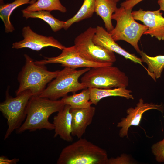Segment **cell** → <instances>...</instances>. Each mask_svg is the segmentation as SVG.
Listing matches in <instances>:
<instances>
[{
  "instance_id": "3957f363",
  "label": "cell",
  "mask_w": 164,
  "mask_h": 164,
  "mask_svg": "<svg viewBox=\"0 0 164 164\" xmlns=\"http://www.w3.org/2000/svg\"><path fill=\"white\" fill-rule=\"evenodd\" d=\"M24 56L25 63L18 75L19 86L16 95L29 90L32 96H39L60 70L49 71L45 65L36 63L27 54H24Z\"/></svg>"
},
{
  "instance_id": "ffe728a7",
  "label": "cell",
  "mask_w": 164,
  "mask_h": 164,
  "mask_svg": "<svg viewBox=\"0 0 164 164\" xmlns=\"http://www.w3.org/2000/svg\"><path fill=\"white\" fill-rule=\"evenodd\" d=\"M90 94L88 88L83 90L78 94L67 95L63 97L61 101L65 105H69L72 109H83L91 106L92 103L90 101Z\"/></svg>"
},
{
  "instance_id": "9a60e30c",
  "label": "cell",
  "mask_w": 164,
  "mask_h": 164,
  "mask_svg": "<svg viewBox=\"0 0 164 164\" xmlns=\"http://www.w3.org/2000/svg\"><path fill=\"white\" fill-rule=\"evenodd\" d=\"M71 107L65 105L53 118L54 126V137L59 136L65 141L71 142L73 138L72 135V115Z\"/></svg>"
},
{
  "instance_id": "4316f807",
  "label": "cell",
  "mask_w": 164,
  "mask_h": 164,
  "mask_svg": "<svg viewBox=\"0 0 164 164\" xmlns=\"http://www.w3.org/2000/svg\"><path fill=\"white\" fill-rule=\"evenodd\" d=\"M19 161V159L18 158H14L10 160L3 156H2L0 157V164H16Z\"/></svg>"
},
{
  "instance_id": "ba28073f",
  "label": "cell",
  "mask_w": 164,
  "mask_h": 164,
  "mask_svg": "<svg viewBox=\"0 0 164 164\" xmlns=\"http://www.w3.org/2000/svg\"><path fill=\"white\" fill-rule=\"evenodd\" d=\"M96 28L90 27L75 38L74 46L82 57L100 63H113L116 61L114 52L95 44L93 41Z\"/></svg>"
},
{
  "instance_id": "7c38bea8",
  "label": "cell",
  "mask_w": 164,
  "mask_h": 164,
  "mask_svg": "<svg viewBox=\"0 0 164 164\" xmlns=\"http://www.w3.org/2000/svg\"><path fill=\"white\" fill-rule=\"evenodd\" d=\"M159 9L154 11H144L140 9L132 12L135 20L142 22L148 27L143 34L155 37L159 40H164V17Z\"/></svg>"
},
{
  "instance_id": "2e32d148",
  "label": "cell",
  "mask_w": 164,
  "mask_h": 164,
  "mask_svg": "<svg viewBox=\"0 0 164 164\" xmlns=\"http://www.w3.org/2000/svg\"><path fill=\"white\" fill-rule=\"evenodd\" d=\"M126 88L117 87L114 89L88 88L90 94V101L92 104L97 105L102 99L111 96H119L127 99H134V97L131 94L132 91Z\"/></svg>"
},
{
  "instance_id": "484cf974",
  "label": "cell",
  "mask_w": 164,
  "mask_h": 164,
  "mask_svg": "<svg viewBox=\"0 0 164 164\" xmlns=\"http://www.w3.org/2000/svg\"><path fill=\"white\" fill-rule=\"evenodd\" d=\"M143 0H126L121 4V6L126 9H132L137 4Z\"/></svg>"
},
{
  "instance_id": "d4e9b609",
  "label": "cell",
  "mask_w": 164,
  "mask_h": 164,
  "mask_svg": "<svg viewBox=\"0 0 164 164\" xmlns=\"http://www.w3.org/2000/svg\"><path fill=\"white\" fill-rule=\"evenodd\" d=\"M133 163L130 157L125 154L116 158H111L108 159L107 164H129Z\"/></svg>"
},
{
  "instance_id": "8992f818",
  "label": "cell",
  "mask_w": 164,
  "mask_h": 164,
  "mask_svg": "<svg viewBox=\"0 0 164 164\" xmlns=\"http://www.w3.org/2000/svg\"><path fill=\"white\" fill-rule=\"evenodd\" d=\"M81 82L87 88L109 89L126 87L129 79L118 67L110 65L91 68L81 78Z\"/></svg>"
},
{
  "instance_id": "4fadbf2b",
  "label": "cell",
  "mask_w": 164,
  "mask_h": 164,
  "mask_svg": "<svg viewBox=\"0 0 164 164\" xmlns=\"http://www.w3.org/2000/svg\"><path fill=\"white\" fill-rule=\"evenodd\" d=\"M96 28L95 33L93 38V41L95 44L115 52L135 63H138L143 67L146 70H147V68L142 64L141 58L130 53L122 48L113 39L109 32L102 26H98Z\"/></svg>"
},
{
  "instance_id": "cb8c5ba5",
  "label": "cell",
  "mask_w": 164,
  "mask_h": 164,
  "mask_svg": "<svg viewBox=\"0 0 164 164\" xmlns=\"http://www.w3.org/2000/svg\"><path fill=\"white\" fill-rule=\"evenodd\" d=\"M152 151L156 161L159 163L164 162V138L152 147Z\"/></svg>"
},
{
  "instance_id": "277c9868",
  "label": "cell",
  "mask_w": 164,
  "mask_h": 164,
  "mask_svg": "<svg viewBox=\"0 0 164 164\" xmlns=\"http://www.w3.org/2000/svg\"><path fill=\"white\" fill-rule=\"evenodd\" d=\"M132 9L121 6L117 8L112 16V19L116 21L115 28L109 32L115 41L124 40L130 43L138 53L141 50L138 43L148 27L135 21L132 14Z\"/></svg>"
},
{
  "instance_id": "e0dca14e",
  "label": "cell",
  "mask_w": 164,
  "mask_h": 164,
  "mask_svg": "<svg viewBox=\"0 0 164 164\" xmlns=\"http://www.w3.org/2000/svg\"><path fill=\"white\" fill-rule=\"evenodd\" d=\"M115 0H96L95 12L103 19L106 30L110 32L114 28L112 16L117 8Z\"/></svg>"
},
{
  "instance_id": "f546056e",
  "label": "cell",
  "mask_w": 164,
  "mask_h": 164,
  "mask_svg": "<svg viewBox=\"0 0 164 164\" xmlns=\"http://www.w3.org/2000/svg\"><path fill=\"white\" fill-rule=\"evenodd\" d=\"M117 2L119 1L120 0H115Z\"/></svg>"
},
{
  "instance_id": "ac0fdd59",
  "label": "cell",
  "mask_w": 164,
  "mask_h": 164,
  "mask_svg": "<svg viewBox=\"0 0 164 164\" xmlns=\"http://www.w3.org/2000/svg\"><path fill=\"white\" fill-rule=\"evenodd\" d=\"M139 53L142 62L147 65L146 71L148 74L156 81L161 77L164 69V55L150 56L143 51H141Z\"/></svg>"
},
{
  "instance_id": "7402d4cb",
  "label": "cell",
  "mask_w": 164,
  "mask_h": 164,
  "mask_svg": "<svg viewBox=\"0 0 164 164\" xmlns=\"http://www.w3.org/2000/svg\"><path fill=\"white\" fill-rule=\"evenodd\" d=\"M96 0H84L81 7L72 17L65 21L64 28L67 30L73 24L91 17L94 12Z\"/></svg>"
},
{
  "instance_id": "6da1fadb",
  "label": "cell",
  "mask_w": 164,
  "mask_h": 164,
  "mask_svg": "<svg viewBox=\"0 0 164 164\" xmlns=\"http://www.w3.org/2000/svg\"><path fill=\"white\" fill-rule=\"evenodd\" d=\"M65 105L61 100H53L39 96H32L26 108V116L24 122L16 130L17 134L29 130L33 132L46 129L54 130L53 123L48 119L53 113L58 112Z\"/></svg>"
},
{
  "instance_id": "52a82bcc",
  "label": "cell",
  "mask_w": 164,
  "mask_h": 164,
  "mask_svg": "<svg viewBox=\"0 0 164 164\" xmlns=\"http://www.w3.org/2000/svg\"><path fill=\"white\" fill-rule=\"evenodd\" d=\"M9 91L7 89L6 91L5 101L0 104V111L7 119L8 126L5 140L22 124L26 117L28 103L32 96L29 91L26 90L13 97L9 94Z\"/></svg>"
},
{
  "instance_id": "83f0119b",
  "label": "cell",
  "mask_w": 164,
  "mask_h": 164,
  "mask_svg": "<svg viewBox=\"0 0 164 164\" xmlns=\"http://www.w3.org/2000/svg\"><path fill=\"white\" fill-rule=\"evenodd\" d=\"M158 3L160 6L159 10L164 11V0H158Z\"/></svg>"
},
{
  "instance_id": "d6986e66",
  "label": "cell",
  "mask_w": 164,
  "mask_h": 164,
  "mask_svg": "<svg viewBox=\"0 0 164 164\" xmlns=\"http://www.w3.org/2000/svg\"><path fill=\"white\" fill-rule=\"evenodd\" d=\"M36 0H15L12 3L0 5V17L4 23L6 33L12 32L15 30V28L10 20V16L14 10L24 4H32Z\"/></svg>"
},
{
  "instance_id": "8fae6325",
  "label": "cell",
  "mask_w": 164,
  "mask_h": 164,
  "mask_svg": "<svg viewBox=\"0 0 164 164\" xmlns=\"http://www.w3.org/2000/svg\"><path fill=\"white\" fill-rule=\"evenodd\" d=\"M162 104H158L152 103H145L143 100L140 98L135 108L130 107L127 110L128 115L126 118H123L118 123L117 127L121 128L119 132L120 137H128L129 128L132 126L139 125L143 114L151 109H156L162 113L164 110Z\"/></svg>"
},
{
  "instance_id": "f1b7e54d",
  "label": "cell",
  "mask_w": 164,
  "mask_h": 164,
  "mask_svg": "<svg viewBox=\"0 0 164 164\" xmlns=\"http://www.w3.org/2000/svg\"><path fill=\"white\" fill-rule=\"evenodd\" d=\"M5 4L4 2V0H0V5H2Z\"/></svg>"
},
{
  "instance_id": "5bb4252c",
  "label": "cell",
  "mask_w": 164,
  "mask_h": 164,
  "mask_svg": "<svg viewBox=\"0 0 164 164\" xmlns=\"http://www.w3.org/2000/svg\"><path fill=\"white\" fill-rule=\"evenodd\" d=\"M96 108L91 106L83 109H72V135L81 138L86 132L87 127L92 123L95 115Z\"/></svg>"
},
{
  "instance_id": "603a6c76",
  "label": "cell",
  "mask_w": 164,
  "mask_h": 164,
  "mask_svg": "<svg viewBox=\"0 0 164 164\" xmlns=\"http://www.w3.org/2000/svg\"><path fill=\"white\" fill-rule=\"evenodd\" d=\"M39 10H46L50 12L53 10H57L65 13L67 10L60 0H37L34 3L22 10V11L31 12Z\"/></svg>"
},
{
  "instance_id": "44dd1931",
  "label": "cell",
  "mask_w": 164,
  "mask_h": 164,
  "mask_svg": "<svg viewBox=\"0 0 164 164\" xmlns=\"http://www.w3.org/2000/svg\"><path fill=\"white\" fill-rule=\"evenodd\" d=\"M22 12V16L26 19L36 18L42 19L49 24L54 32L59 31L65 27V21H60L55 18L50 11L39 10L31 12Z\"/></svg>"
},
{
  "instance_id": "9c48e42d",
  "label": "cell",
  "mask_w": 164,
  "mask_h": 164,
  "mask_svg": "<svg viewBox=\"0 0 164 164\" xmlns=\"http://www.w3.org/2000/svg\"><path fill=\"white\" fill-rule=\"evenodd\" d=\"M35 62L41 65L58 63L63 66L73 69L84 67L90 68L101 66L112 65V63H100L86 59L81 56L74 46L65 47L60 54L54 57H45L44 59Z\"/></svg>"
},
{
  "instance_id": "7a4b0ae2",
  "label": "cell",
  "mask_w": 164,
  "mask_h": 164,
  "mask_svg": "<svg viewBox=\"0 0 164 164\" xmlns=\"http://www.w3.org/2000/svg\"><path fill=\"white\" fill-rule=\"evenodd\" d=\"M106 151L85 138H80L64 147L57 164H107Z\"/></svg>"
},
{
  "instance_id": "30bf717a",
  "label": "cell",
  "mask_w": 164,
  "mask_h": 164,
  "mask_svg": "<svg viewBox=\"0 0 164 164\" xmlns=\"http://www.w3.org/2000/svg\"><path fill=\"white\" fill-rule=\"evenodd\" d=\"M24 39L12 44V48L19 49L28 48L36 51L48 46L57 48L62 50L65 46L52 36H46L34 32L29 26L22 29Z\"/></svg>"
},
{
  "instance_id": "5b68a950",
  "label": "cell",
  "mask_w": 164,
  "mask_h": 164,
  "mask_svg": "<svg viewBox=\"0 0 164 164\" xmlns=\"http://www.w3.org/2000/svg\"><path fill=\"white\" fill-rule=\"evenodd\" d=\"M90 68L80 70L65 67L60 70L57 76L48 84L39 97L56 100L79 90L87 88L78 81L79 77L88 71Z\"/></svg>"
}]
</instances>
